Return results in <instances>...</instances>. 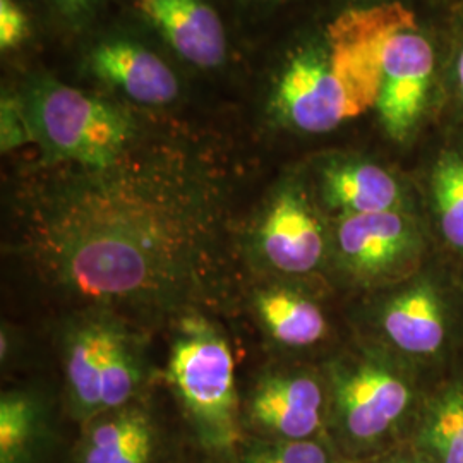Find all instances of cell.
Instances as JSON below:
<instances>
[{"instance_id": "obj_1", "label": "cell", "mask_w": 463, "mask_h": 463, "mask_svg": "<svg viewBox=\"0 0 463 463\" xmlns=\"http://www.w3.org/2000/svg\"><path fill=\"white\" fill-rule=\"evenodd\" d=\"M43 184L19 216L11 252L47 290L81 309L164 319L213 307L227 225L213 184L184 160L80 168Z\"/></svg>"}, {"instance_id": "obj_2", "label": "cell", "mask_w": 463, "mask_h": 463, "mask_svg": "<svg viewBox=\"0 0 463 463\" xmlns=\"http://www.w3.org/2000/svg\"><path fill=\"white\" fill-rule=\"evenodd\" d=\"M355 330L430 381L447 378L463 355V266L436 250L412 277L364 294Z\"/></svg>"}, {"instance_id": "obj_3", "label": "cell", "mask_w": 463, "mask_h": 463, "mask_svg": "<svg viewBox=\"0 0 463 463\" xmlns=\"http://www.w3.org/2000/svg\"><path fill=\"white\" fill-rule=\"evenodd\" d=\"M326 383V430L348 453L365 457L395 439L412 436L432 383L392 352L355 336L319 364Z\"/></svg>"}, {"instance_id": "obj_4", "label": "cell", "mask_w": 463, "mask_h": 463, "mask_svg": "<svg viewBox=\"0 0 463 463\" xmlns=\"http://www.w3.org/2000/svg\"><path fill=\"white\" fill-rule=\"evenodd\" d=\"M19 101L30 137L49 164L95 170L114 165L133 149V117L107 99L43 78Z\"/></svg>"}, {"instance_id": "obj_5", "label": "cell", "mask_w": 463, "mask_h": 463, "mask_svg": "<svg viewBox=\"0 0 463 463\" xmlns=\"http://www.w3.org/2000/svg\"><path fill=\"white\" fill-rule=\"evenodd\" d=\"M166 378L204 445L229 449L241 439L233 355L225 335L203 313L174 323Z\"/></svg>"}, {"instance_id": "obj_6", "label": "cell", "mask_w": 463, "mask_h": 463, "mask_svg": "<svg viewBox=\"0 0 463 463\" xmlns=\"http://www.w3.org/2000/svg\"><path fill=\"white\" fill-rule=\"evenodd\" d=\"M326 281L361 296L412 277L436 254L419 210L330 220Z\"/></svg>"}, {"instance_id": "obj_7", "label": "cell", "mask_w": 463, "mask_h": 463, "mask_svg": "<svg viewBox=\"0 0 463 463\" xmlns=\"http://www.w3.org/2000/svg\"><path fill=\"white\" fill-rule=\"evenodd\" d=\"M443 45L412 19L390 38L383 53L374 112L384 136L411 148L439 124Z\"/></svg>"}, {"instance_id": "obj_8", "label": "cell", "mask_w": 463, "mask_h": 463, "mask_svg": "<svg viewBox=\"0 0 463 463\" xmlns=\"http://www.w3.org/2000/svg\"><path fill=\"white\" fill-rule=\"evenodd\" d=\"M271 107L283 126L302 134L331 133L367 112L325 32L290 55Z\"/></svg>"}, {"instance_id": "obj_9", "label": "cell", "mask_w": 463, "mask_h": 463, "mask_svg": "<svg viewBox=\"0 0 463 463\" xmlns=\"http://www.w3.org/2000/svg\"><path fill=\"white\" fill-rule=\"evenodd\" d=\"M331 231L309 184H283L252 233L254 258L285 280L326 281ZM328 283V281H326Z\"/></svg>"}, {"instance_id": "obj_10", "label": "cell", "mask_w": 463, "mask_h": 463, "mask_svg": "<svg viewBox=\"0 0 463 463\" xmlns=\"http://www.w3.org/2000/svg\"><path fill=\"white\" fill-rule=\"evenodd\" d=\"M309 187L328 220L397 210H419L411 174L361 153H328L316 158Z\"/></svg>"}, {"instance_id": "obj_11", "label": "cell", "mask_w": 463, "mask_h": 463, "mask_svg": "<svg viewBox=\"0 0 463 463\" xmlns=\"http://www.w3.org/2000/svg\"><path fill=\"white\" fill-rule=\"evenodd\" d=\"M129 319L105 309L76 311L62 328V373L67 403L78 420L103 411V393L114 376Z\"/></svg>"}, {"instance_id": "obj_12", "label": "cell", "mask_w": 463, "mask_h": 463, "mask_svg": "<svg viewBox=\"0 0 463 463\" xmlns=\"http://www.w3.org/2000/svg\"><path fill=\"white\" fill-rule=\"evenodd\" d=\"M326 383L319 365L269 369L252 384L246 420L268 439H311L326 430Z\"/></svg>"}, {"instance_id": "obj_13", "label": "cell", "mask_w": 463, "mask_h": 463, "mask_svg": "<svg viewBox=\"0 0 463 463\" xmlns=\"http://www.w3.org/2000/svg\"><path fill=\"white\" fill-rule=\"evenodd\" d=\"M411 177L436 249L463 266V128L438 124Z\"/></svg>"}, {"instance_id": "obj_14", "label": "cell", "mask_w": 463, "mask_h": 463, "mask_svg": "<svg viewBox=\"0 0 463 463\" xmlns=\"http://www.w3.org/2000/svg\"><path fill=\"white\" fill-rule=\"evenodd\" d=\"M254 316L268 338L285 350H313L330 342L331 319L313 280L273 281L252 296Z\"/></svg>"}, {"instance_id": "obj_15", "label": "cell", "mask_w": 463, "mask_h": 463, "mask_svg": "<svg viewBox=\"0 0 463 463\" xmlns=\"http://www.w3.org/2000/svg\"><path fill=\"white\" fill-rule=\"evenodd\" d=\"M137 7L187 62L204 69L223 62L225 30L215 9L204 0H137Z\"/></svg>"}, {"instance_id": "obj_16", "label": "cell", "mask_w": 463, "mask_h": 463, "mask_svg": "<svg viewBox=\"0 0 463 463\" xmlns=\"http://www.w3.org/2000/svg\"><path fill=\"white\" fill-rule=\"evenodd\" d=\"M90 69L137 103L165 105L179 95L174 71L151 50L134 42H101L90 52Z\"/></svg>"}, {"instance_id": "obj_17", "label": "cell", "mask_w": 463, "mask_h": 463, "mask_svg": "<svg viewBox=\"0 0 463 463\" xmlns=\"http://www.w3.org/2000/svg\"><path fill=\"white\" fill-rule=\"evenodd\" d=\"M156 449L158 430L136 400L84 422L80 463H153Z\"/></svg>"}, {"instance_id": "obj_18", "label": "cell", "mask_w": 463, "mask_h": 463, "mask_svg": "<svg viewBox=\"0 0 463 463\" xmlns=\"http://www.w3.org/2000/svg\"><path fill=\"white\" fill-rule=\"evenodd\" d=\"M411 441L438 463H463V386L455 371L430 384Z\"/></svg>"}, {"instance_id": "obj_19", "label": "cell", "mask_w": 463, "mask_h": 463, "mask_svg": "<svg viewBox=\"0 0 463 463\" xmlns=\"http://www.w3.org/2000/svg\"><path fill=\"white\" fill-rule=\"evenodd\" d=\"M40 402L26 392H7L0 400V463H28L42 432Z\"/></svg>"}, {"instance_id": "obj_20", "label": "cell", "mask_w": 463, "mask_h": 463, "mask_svg": "<svg viewBox=\"0 0 463 463\" xmlns=\"http://www.w3.org/2000/svg\"><path fill=\"white\" fill-rule=\"evenodd\" d=\"M441 64L439 124L463 128V0L449 21Z\"/></svg>"}, {"instance_id": "obj_21", "label": "cell", "mask_w": 463, "mask_h": 463, "mask_svg": "<svg viewBox=\"0 0 463 463\" xmlns=\"http://www.w3.org/2000/svg\"><path fill=\"white\" fill-rule=\"evenodd\" d=\"M241 463H333V455L319 436L298 441L265 439L246 448Z\"/></svg>"}, {"instance_id": "obj_22", "label": "cell", "mask_w": 463, "mask_h": 463, "mask_svg": "<svg viewBox=\"0 0 463 463\" xmlns=\"http://www.w3.org/2000/svg\"><path fill=\"white\" fill-rule=\"evenodd\" d=\"M30 137V129L21 109V101L14 99H2V149L16 148L26 143Z\"/></svg>"}, {"instance_id": "obj_23", "label": "cell", "mask_w": 463, "mask_h": 463, "mask_svg": "<svg viewBox=\"0 0 463 463\" xmlns=\"http://www.w3.org/2000/svg\"><path fill=\"white\" fill-rule=\"evenodd\" d=\"M30 30L28 17L14 0H0V49H14Z\"/></svg>"}, {"instance_id": "obj_24", "label": "cell", "mask_w": 463, "mask_h": 463, "mask_svg": "<svg viewBox=\"0 0 463 463\" xmlns=\"http://www.w3.org/2000/svg\"><path fill=\"white\" fill-rule=\"evenodd\" d=\"M363 463H438L424 449L414 445L411 439L403 445L381 451L374 458Z\"/></svg>"}, {"instance_id": "obj_25", "label": "cell", "mask_w": 463, "mask_h": 463, "mask_svg": "<svg viewBox=\"0 0 463 463\" xmlns=\"http://www.w3.org/2000/svg\"><path fill=\"white\" fill-rule=\"evenodd\" d=\"M57 13L69 23L78 24L91 16L101 0H50Z\"/></svg>"}, {"instance_id": "obj_26", "label": "cell", "mask_w": 463, "mask_h": 463, "mask_svg": "<svg viewBox=\"0 0 463 463\" xmlns=\"http://www.w3.org/2000/svg\"><path fill=\"white\" fill-rule=\"evenodd\" d=\"M361 7L367 5H381V4H392V2H400V0H359Z\"/></svg>"}, {"instance_id": "obj_27", "label": "cell", "mask_w": 463, "mask_h": 463, "mask_svg": "<svg viewBox=\"0 0 463 463\" xmlns=\"http://www.w3.org/2000/svg\"><path fill=\"white\" fill-rule=\"evenodd\" d=\"M455 373H457V376L460 378V381H462V386H463V355L462 359H460V363H458V365H457V369H455Z\"/></svg>"}]
</instances>
